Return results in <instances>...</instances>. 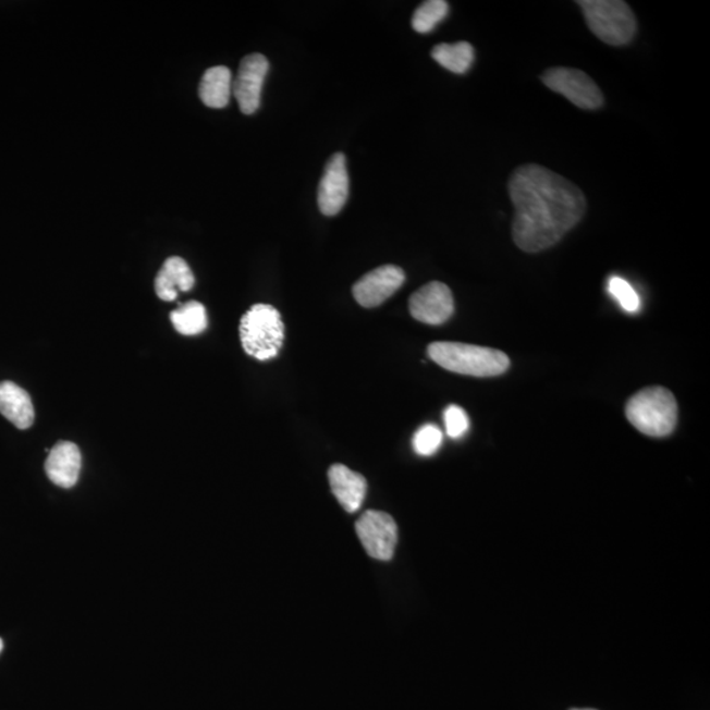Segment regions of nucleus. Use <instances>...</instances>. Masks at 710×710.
Here are the masks:
<instances>
[{"label":"nucleus","mask_w":710,"mask_h":710,"mask_svg":"<svg viewBox=\"0 0 710 710\" xmlns=\"http://www.w3.org/2000/svg\"><path fill=\"white\" fill-rule=\"evenodd\" d=\"M509 192L515 207L512 237L526 253L560 243L587 211L582 189L541 164L526 163L513 171Z\"/></svg>","instance_id":"nucleus-1"},{"label":"nucleus","mask_w":710,"mask_h":710,"mask_svg":"<svg viewBox=\"0 0 710 710\" xmlns=\"http://www.w3.org/2000/svg\"><path fill=\"white\" fill-rule=\"evenodd\" d=\"M428 354L442 369L475 378L499 377L511 366L509 355L497 348L462 342H433Z\"/></svg>","instance_id":"nucleus-2"},{"label":"nucleus","mask_w":710,"mask_h":710,"mask_svg":"<svg viewBox=\"0 0 710 710\" xmlns=\"http://www.w3.org/2000/svg\"><path fill=\"white\" fill-rule=\"evenodd\" d=\"M625 414L633 427L646 436H670L677 423L676 399L664 387H648L629 399Z\"/></svg>","instance_id":"nucleus-3"},{"label":"nucleus","mask_w":710,"mask_h":710,"mask_svg":"<svg viewBox=\"0 0 710 710\" xmlns=\"http://www.w3.org/2000/svg\"><path fill=\"white\" fill-rule=\"evenodd\" d=\"M240 339L250 357L258 360L276 358L284 341L281 314L270 304H256L241 319Z\"/></svg>","instance_id":"nucleus-4"},{"label":"nucleus","mask_w":710,"mask_h":710,"mask_svg":"<svg viewBox=\"0 0 710 710\" xmlns=\"http://www.w3.org/2000/svg\"><path fill=\"white\" fill-rule=\"evenodd\" d=\"M588 28L608 46L629 44L637 34V19L629 4L621 0H580Z\"/></svg>","instance_id":"nucleus-5"},{"label":"nucleus","mask_w":710,"mask_h":710,"mask_svg":"<svg viewBox=\"0 0 710 710\" xmlns=\"http://www.w3.org/2000/svg\"><path fill=\"white\" fill-rule=\"evenodd\" d=\"M541 79L551 91L563 95L582 110H599L604 105L599 86L579 69L550 68L544 70Z\"/></svg>","instance_id":"nucleus-6"},{"label":"nucleus","mask_w":710,"mask_h":710,"mask_svg":"<svg viewBox=\"0 0 710 710\" xmlns=\"http://www.w3.org/2000/svg\"><path fill=\"white\" fill-rule=\"evenodd\" d=\"M355 530L367 554L374 560H392L397 544V525L389 513L365 512L355 524Z\"/></svg>","instance_id":"nucleus-7"},{"label":"nucleus","mask_w":710,"mask_h":710,"mask_svg":"<svg viewBox=\"0 0 710 710\" xmlns=\"http://www.w3.org/2000/svg\"><path fill=\"white\" fill-rule=\"evenodd\" d=\"M268 72L269 61L262 54L246 56L241 61L237 77L233 79L232 94L245 115H252L258 110Z\"/></svg>","instance_id":"nucleus-8"},{"label":"nucleus","mask_w":710,"mask_h":710,"mask_svg":"<svg viewBox=\"0 0 710 710\" xmlns=\"http://www.w3.org/2000/svg\"><path fill=\"white\" fill-rule=\"evenodd\" d=\"M409 313L414 319L424 325H443L454 314L452 291L441 282L425 284L411 296Z\"/></svg>","instance_id":"nucleus-9"},{"label":"nucleus","mask_w":710,"mask_h":710,"mask_svg":"<svg viewBox=\"0 0 710 710\" xmlns=\"http://www.w3.org/2000/svg\"><path fill=\"white\" fill-rule=\"evenodd\" d=\"M405 282V274L394 265L380 266L367 272L353 286V295L360 306L374 308L394 295Z\"/></svg>","instance_id":"nucleus-10"},{"label":"nucleus","mask_w":710,"mask_h":710,"mask_svg":"<svg viewBox=\"0 0 710 710\" xmlns=\"http://www.w3.org/2000/svg\"><path fill=\"white\" fill-rule=\"evenodd\" d=\"M348 196V174L346 158L342 154H335L328 161L325 175L319 186L317 203L321 213L326 217H335L346 205Z\"/></svg>","instance_id":"nucleus-11"},{"label":"nucleus","mask_w":710,"mask_h":710,"mask_svg":"<svg viewBox=\"0 0 710 710\" xmlns=\"http://www.w3.org/2000/svg\"><path fill=\"white\" fill-rule=\"evenodd\" d=\"M81 467L82 454L75 443L61 441L49 450L46 473L56 486L72 488L77 485Z\"/></svg>","instance_id":"nucleus-12"},{"label":"nucleus","mask_w":710,"mask_h":710,"mask_svg":"<svg viewBox=\"0 0 710 710\" xmlns=\"http://www.w3.org/2000/svg\"><path fill=\"white\" fill-rule=\"evenodd\" d=\"M329 483L339 503L348 513L357 512L363 505L367 481L363 475L344 465H333L328 472Z\"/></svg>","instance_id":"nucleus-13"},{"label":"nucleus","mask_w":710,"mask_h":710,"mask_svg":"<svg viewBox=\"0 0 710 710\" xmlns=\"http://www.w3.org/2000/svg\"><path fill=\"white\" fill-rule=\"evenodd\" d=\"M195 277L192 269L181 257H170L164 261L156 277V294L164 302L176 299L178 291H189L194 287Z\"/></svg>","instance_id":"nucleus-14"},{"label":"nucleus","mask_w":710,"mask_h":710,"mask_svg":"<svg viewBox=\"0 0 710 710\" xmlns=\"http://www.w3.org/2000/svg\"><path fill=\"white\" fill-rule=\"evenodd\" d=\"M0 414L19 429L30 428L35 408L28 392L9 380L0 382Z\"/></svg>","instance_id":"nucleus-15"},{"label":"nucleus","mask_w":710,"mask_h":710,"mask_svg":"<svg viewBox=\"0 0 710 710\" xmlns=\"http://www.w3.org/2000/svg\"><path fill=\"white\" fill-rule=\"evenodd\" d=\"M232 87L231 70L225 66H213L203 75L199 97L209 109H224L230 103Z\"/></svg>","instance_id":"nucleus-16"},{"label":"nucleus","mask_w":710,"mask_h":710,"mask_svg":"<svg viewBox=\"0 0 710 710\" xmlns=\"http://www.w3.org/2000/svg\"><path fill=\"white\" fill-rule=\"evenodd\" d=\"M432 57L442 68L455 74H465L474 62V48L466 41L440 44L432 50Z\"/></svg>","instance_id":"nucleus-17"},{"label":"nucleus","mask_w":710,"mask_h":710,"mask_svg":"<svg viewBox=\"0 0 710 710\" xmlns=\"http://www.w3.org/2000/svg\"><path fill=\"white\" fill-rule=\"evenodd\" d=\"M170 320L178 333L196 335L206 331L208 317L206 307L199 302H187L171 313Z\"/></svg>","instance_id":"nucleus-18"},{"label":"nucleus","mask_w":710,"mask_h":710,"mask_svg":"<svg viewBox=\"0 0 710 710\" xmlns=\"http://www.w3.org/2000/svg\"><path fill=\"white\" fill-rule=\"evenodd\" d=\"M449 4L445 0H428L418 5L412 17V27L418 34H429L448 16Z\"/></svg>","instance_id":"nucleus-19"},{"label":"nucleus","mask_w":710,"mask_h":710,"mask_svg":"<svg viewBox=\"0 0 710 710\" xmlns=\"http://www.w3.org/2000/svg\"><path fill=\"white\" fill-rule=\"evenodd\" d=\"M608 291L627 314H637L641 309V299L637 291L624 278L612 277L608 282Z\"/></svg>","instance_id":"nucleus-20"},{"label":"nucleus","mask_w":710,"mask_h":710,"mask_svg":"<svg viewBox=\"0 0 710 710\" xmlns=\"http://www.w3.org/2000/svg\"><path fill=\"white\" fill-rule=\"evenodd\" d=\"M443 436L441 429L433 424L424 425L414 436L412 445L418 455L430 456L439 452Z\"/></svg>","instance_id":"nucleus-21"},{"label":"nucleus","mask_w":710,"mask_h":710,"mask_svg":"<svg viewBox=\"0 0 710 710\" xmlns=\"http://www.w3.org/2000/svg\"><path fill=\"white\" fill-rule=\"evenodd\" d=\"M443 420H445L446 433L452 439H461L470 428V420H468L465 409H462L458 405H449L443 412Z\"/></svg>","instance_id":"nucleus-22"},{"label":"nucleus","mask_w":710,"mask_h":710,"mask_svg":"<svg viewBox=\"0 0 710 710\" xmlns=\"http://www.w3.org/2000/svg\"><path fill=\"white\" fill-rule=\"evenodd\" d=\"M3 646H4V644H3V641H2V638H0V652H2V650H3Z\"/></svg>","instance_id":"nucleus-23"},{"label":"nucleus","mask_w":710,"mask_h":710,"mask_svg":"<svg viewBox=\"0 0 710 710\" xmlns=\"http://www.w3.org/2000/svg\"><path fill=\"white\" fill-rule=\"evenodd\" d=\"M573 710H595V709H573Z\"/></svg>","instance_id":"nucleus-24"}]
</instances>
